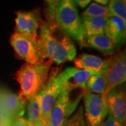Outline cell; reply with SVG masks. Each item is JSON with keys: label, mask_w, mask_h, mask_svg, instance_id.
<instances>
[{"label": "cell", "mask_w": 126, "mask_h": 126, "mask_svg": "<svg viewBox=\"0 0 126 126\" xmlns=\"http://www.w3.org/2000/svg\"><path fill=\"white\" fill-rule=\"evenodd\" d=\"M42 60H50L58 64L72 61L77 57V48L56 22L42 23L36 41Z\"/></svg>", "instance_id": "cell-1"}, {"label": "cell", "mask_w": 126, "mask_h": 126, "mask_svg": "<svg viewBox=\"0 0 126 126\" xmlns=\"http://www.w3.org/2000/svg\"><path fill=\"white\" fill-rule=\"evenodd\" d=\"M53 61L43 60L36 64L25 63L16 73V79L20 86V95L30 100L44 88L48 80Z\"/></svg>", "instance_id": "cell-2"}, {"label": "cell", "mask_w": 126, "mask_h": 126, "mask_svg": "<svg viewBox=\"0 0 126 126\" xmlns=\"http://www.w3.org/2000/svg\"><path fill=\"white\" fill-rule=\"evenodd\" d=\"M57 23L67 36L86 46V35L82 19L73 0H58L56 5Z\"/></svg>", "instance_id": "cell-3"}, {"label": "cell", "mask_w": 126, "mask_h": 126, "mask_svg": "<svg viewBox=\"0 0 126 126\" xmlns=\"http://www.w3.org/2000/svg\"><path fill=\"white\" fill-rule=\"evenodd\" d=\"M58 71L53 72L41 90V111L42 117L46 126H50V111L59 95L69 84L70 74L69 68L57 75Z\"/></svg>", "instance_id": "cell-4"}, {"label": "cell", "mask_w": 126, "mask_h": 126, "mask_svg": "<svg viewBox=\"0 0 126 126\" xmlns=\"http://www.w3.org/2000/svg\"><path fill=\"white\" fill-rule=\"evenodd\" d=\"M74 88L72 84H69L55 102L50 114V126H63L75 111L82 95H79L76 99H71V92Z\"/></svg>", "instance_id": "cell-5"}, {"label": "cell", "mask_w": 126, "mask_h": 126, "mask_svg": "<svg viewBox=\"0 0 126 126\" xmlns=\"http://www.w3.org/2000/svg\"><path fill=\"white\" fill-rule=\"evenodd\" d=\"M83 100L88 126H99L109 114L106 97L86 89L83 93Z\"/></svg>", "instance_id": "cell-6"}, {"label": "cell", "mask_w": 126, "mask_h": 126, "mask_svg": "<svg viewBox=\"0 0 126 126\" xmlns=\"http://www.w3.org/2000/svg\"><path fill=\"white\" fill-rule=\"evenodd\" d=\"M40 16L35 11H18L16 18V32L33 41L38 39L41 25Z\"/></svg>", "instance_id": "cell-7"}, {"label": "cell", "mask_w": 126, "mask_h": 126, "mask_svg": "<svg viewBox=\"0 0 126 126\" xmlns=\"http://www.w3.org/2000/svg\"><path fill=\"white\" fill-rule=\"evenodd\" d=\"M10 43L15 52L26 63L36 64L43 61L39 54L36 41L15 32L11 36Z\"/></svg>", "instance_id": "cell-8"}, {"label": "cell", "mask_w": 126, "mask_h": 126, "mask_svg": "<svg viewBox=\"0 0 126 126\" xmlns=\"http://www.w3.org/2000/svg\"><path fill=\"white\" fill-rule=\"evenodd\" d=\"M106 74L107 80V94L109 92L126 82V56L125 51L121 52L110 58L106 69Z\"/></svg>", "instance_id": "cell-9"}, {"label": "cell", "mask_w": 126, "mask_h": 126, "mask_svg": "<svg viewBox=\"0 0 126 126\" xmlns=\"http://www.w3.org/2000/svg\"><path fill=\"white\" fill-rule=\"evenodd\" d=\"M25 100L20 94L0 88V111L9 117H22L25 113Z\"/></svg>", "instance_id": "cell-10"}, {"label": "cell", "mask_w": 126, "mask_h": 126, "mask_svg": "<svg viewBox=\"0 0 126 126\" xmlns=\"http://www.w3.org/2000/svg\"><path fill=\"white\" fill-rule=\"evenodd\" d=\"M106 101L109 114L125 126L126 120V94L125 90L113 89L107 94Z\"/></svg>", "instance_id": "cell-11"}, {"label": "cell", "mask_w": 126, "mask_h": 126, "mask_svg": "<svg viewBox=\"0 0 126 126\" xmlns=\"http://www.w3.org/2000/svg\"><path fill=\"white\" fill-rule=\"evenodd\" d=\"M104 34L116 46L122 45L126 41V22L118 17H109L105 26Z\"/></svg>", "instance_id": "cell-12"}, {"label": "cell", "mask_w": 126, "mask_h": 126, "mask_svg": "<svg viewBox=\"0 0 126 126\" xmlns=\"http://www.w3.org/2000/svg\"><path fill=\"white\" fill-rule=\"evenodd\" d=\"M109 61L110 58L104 60L96 55L83 53L74 59V64L76 69L98 72L107 69Z\"/></svg>", "instance_id": "cell-13"}, {"label": "cell", "mask_w": 126, "mask_h": 126, "mask_svg": "<svg viewBox=\"0 0 126 126\" xmlns=\"http://www.w3.org/2000/svg\"><path fill=\"white\" fill-rule=\"evenodd\" d=\"M86 46L98 50L107 55H112L116 48V46L113 42L105 34H98L86 37Z\"/></svg>", "instance_id": "cell-14"}, {"label": "cell", "mask_w": 126, "mask_h": 126, "mask_svg": "<svg viewBox=\"0 0 126 126\" xmlns=\"http://www.w3.org/2000/svg\"><path fill=\"white\" fill-rule=\"evenodd\" d=\"M106 69L97 72L89 78L86 83V90L94 94H102L106 97L107 90Z\"/></svg>", "instance_id": "cell-15"}, {"label": "cell", "mask_w": 126, "mask_h": 126, "mask_svg": "<svg viewBox=\"0 0 126 126\" xmlns=\"http://www.w3.org/2000/svg\"><path fill=\"white\" fill-rule=\"evenodd\" d=\"M109 18L82 17L86 37L98 34H104V29Z\"/></svg>", "instance_id": "cell-16"}, {"label": "cell", "mask_w": 126, "mask_h": 126, "mask_svg": "<svg viewBox=\"0 0 126 126\" xmlns=\"http://www.w3.org/2000/svg\"><path fill=\"white\" fill-rule=\"evenodd\" d=\"M41 91L34 97H32L30 100H29V104L27 107V114H28V121L30 122V123H34L36 122L41 121L44 122L42 117V111H41Z\"/></svg>", "instance_id": "cell-17"}, {"label": "cell", "mask_w": 126, "mask_h": 126, "mask_svg": "<svg viewBox=\"0 0 126 126\" xmlns=\"http://www.w3.org/2000/svg\"><path fill=\"white\" fill-rule=\"evenodd\" d=\"M70 74V80L73 81L71 82L73 86L76 88H81L84 90L86 89V83L92 75L94 74L97 72L90 70L85 69H79L76 68H69Z\"/></svg>", "instance_id": "cell-18"}, {"label": "cell", "mask_w": 126, "mask_h": 126, "mask_svg": "<svg viewBox=\"0 0 126 126\" xmlns=\"http://www.w3.org/2000/svg\"><path fill=\"white\" fill-rule=\"evenodd\" d=\"M82 17H111L107 6L97 3H92L82 14Z\"/></svg>", "instance_id": "cell-19"}, {"label": "cell", "mask_w": 126, "mask_h": 126, "mask_svg": "<svg viewBox=\"0 0 126 126\" xmlns=\"http://www.w3.org/2000/svg\"><path fill=\"white\" fill-rule=\"evenodd\" d=\"M63 126H87L84 118V111L82 107L68 118Z\"/></svg>", "instance_id": "cell-20"}, {"label": "cell", "mask_w": 126, "mask_h": 126, "mask_svg": "<svg viewBox=\"0 0 126 126\" xmlns=\"http://www.w3.org/2000/svg\"><path fill=\"white\" fill-rule=\"evenodd\" d=\"M47 4L48 22H56V5L58 0H45Z\"/></svg>", "instance_id": "cell-21"}, {"label": "cell", "mask_w": 126, "mask_h": 126, "mask_svg": "<svg viewBox=\"0 0 126 126\" xmlns=\"http://www.w3.org/2000/svg\"><path fill=\"white\" fill-rule=\"evenodd\" d=\"M99 126H124V125L116 120L110 114H108V118H107V120L104 121Z\"/></svg>", "instance_id": "cell-22"}, {"label": "cell", "mask_w": 126, "mask_h": 126, "mask_svg": "<svg viewBox=\"0 0 126 126\" xmlns=\"http://www.w3.org/2000/svg\"><path fill=\"white\" fill-rule=\"evenodd\" d=\"M10 126H30V123L24 118L16 117L13 119Z\"/></svg>", "instance_id": "cell-23"}, {"label": "cell", "mask_w": 126, "mask_h": 126, "mask_svg": "<svg viewBox=\"0 0 126 126\" xmlns=\"http://www.w3.org/2000/svg\"><path fill=\"white\" fill-rule=\"evenodd\" d=\"M74 3L76 4L77 6H79L81 8H85L86 6L90 4L91 0H73Z\"/></svg>", "instance_id": "cell-24"}, {"label": "cell", "mask_w": 126, "mask_h": 126, "mask_svg": "<svg viewBox=\"0 0 126 126\" xmlns=\"http://www.w3.org/2000/svg\"><path fill=\"white\" fill-rule=\"evenodd\" d=\"M30 126H46L43 121H38L34 123H30Z\"/></svg>", "instance_id": "cell-25"}, {"label": "cell", "mask_w": 126, "mask_h": 126, "mask_svg": "<svg viewBox=\"0 0 126 126\" xmlns=\"http://www.w3.org/2000/svg\"><path fill=\"white\" fill-rule=\"evenodd\" d=\"M95 2H97V4L102 5H107L109 3V0H94Z\"/></svg>", "instance_id": "cell-26"}]
</instances>
